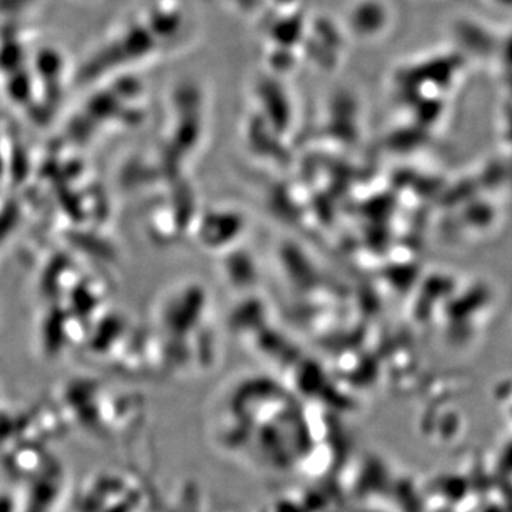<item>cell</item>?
<instances>
[{
	"mask_svg": "<svg viewBox=\"0 0 512 512\" xmlns=\"http://www.w3.org/2000/svg\"><path fill=\"white\" fill-rule=\"evenodd\" d=\"M500 3H505V5H512V0H498Z\"/></svg>",
	"mask_w": 512,
	"mask_h": 512,
	"instance_id": "6da1fadb",
	"label": "cell"
}]
</instances>
